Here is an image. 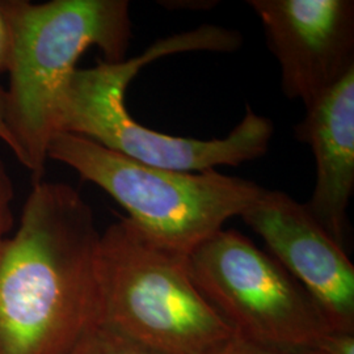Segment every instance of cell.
Here are the masks:
<instances>
[{
	"label": "cell",
	"mask_w": 354,
	"mask_h": 354,
	"mask_svg": "<svg viewBox=\"0 0 354 354\" xmlns=\"http://www.w3.org/2000/svg\"><path fill=\"white\" fill-rule=\"evenodd\" d=\"M100 238L75 188L33 183L0 241V354H62L99 323Z\"/></svg>",
	"instance_id": "obj_1"
},
{
	"label": "cell",
	"mask_w": 354,
	"mask_h": 354,
	"mask_svg": "<svg viewBox=\"0 0 354 354\" xmlns=\"http://www.w3.org/2000/svg\"><path fill=\"white\" fill-rule=\"evenodd\" d=\"M238 32L203 26L156 41L138 57L77 68L61 97L55 129L96 142L143 165L183 172H205L264 156L274 134L273 122L247 106L245 115L226 138L201 140L174 137L140 125L125 104L130 82L140 68L162 57L185 51H234Z\"/></svg>",
	"instance_id": "obj_2"
},
{
	"label": "cell",
	"mask_w": 354,
	"mask_h": 354,
	"mask_svg": "<svg viewBox=\"0 0 354 354\" xmlns=\"http://www.w3.org/2000/svg\"><path fill=\"white\" fill-rule=\"evenodd\" d=\"M11 33L7 74V121L19 147V162L44 180L48 147L57 134L61 97L77 61L89 48L105 62L127 55L133 24L127 0L0 1Z\"/></svg>",
	"instance_id": "obj_3"
},
{
	"label": "cell",
	"mask_w": 354,
	"mask_h": 354,
	"mask_svg": "<svg viewBox=\"0 0 354 354\" xmlns=\"http://www.w3.org/2000/svg\"><path fill=\"white\" fill-rule=\"evenodd\" d=\"M99 323L153 354H222L235 333L190 277L187 257L129 218L102 234Z\"/></svg>",
	"instance_id": "obj_4"
},
{
	"label": "cell",
	"mask_w": 354,
	"mask_h": 354,
	"mask_svg": "<svg viewBox=\"0 0 354 354\" xmlns=\"http://www.w3.org/2000/svg\"><path fill=\"white\" fill-rule=\"evenodd\" d=\"M49 158L106 192L149 239L185 257L266 189L215 169L183 172L143 165L71 133L51 138Z\"/></svg>",
	"instance_id": "obj_5"
},
{
	"label": "cell",
	"mask_w": 354,
	"mask_h": 354,
	"mask_svg": "<svg viewBox=\"0 0 354 354\" xmlns=\"http://www.w3.org/2000/svg\"><path fill=\"white\" fill-rule=\"evenodd\" d=\"M207 302L248 342L273 351H315L332 328L290 273L236 230H221L187 257Z\"/></svg>",
	"instance_id": "obj_6"
},
{
	"label": "cell",
	"mask_w": 354,
	"mask_h": 354,
	"mask_svg": "<svg viewBox=\"0 0 354 354\" xmlns=\"http://www.w3.org/2000/svg\"><path fill=\"white\" fill-rule=\"evenodd\" d=\"M281 67L283 93L308 111L354 70L353 0H250Z\"/></svg>",
	"instance_id": "obj_7"
},
{
	"label": "cell",
	"mask_w": 354,
	"mask_h": 354,
	"mask_svg": "<svg viewBox=\"0 0 354 354\" xmlns=\"http://www.w3.org/2000/svg\"><path fill=\"white\" fill-rule=\"evenodd\" d=\"M241 218L310 294L329 327L354 333V266L306 205L264 189Z\"/></svg>",
	"instance_id": "obj_8"
},
{
	"label": "cell",
	"mask_w": 354,
	"mask_h": 354,
	"mask_svg": "<svg viewBox=\"0 0 354 354\" xmlns=\"http://www.w3.org/2000/svg\"><path fill=\"white\" fill-rule=\"evenodd\" d=\"M295 136L311 147L317 165L313 196L304 205L345 250L354 192V70L306 111Z\"/></svg>",
	"instance_id": "obj_9"
},
{
	"label": "cell",
	"mask_w": 354,
	"mask_h": 354,
	"mask_svg": "<svg viewBox=\"0 0 354 354\" xmlns=\"http://www.w3.org/2000/svg\"><path fill=\"white\" fill-rule=\"evenodd\" d=\"M62 354H153L104 324L86 330Z\"/></svg>",
	"instance_id": "obj_10"
},
{
	"label": "cell",
	"mask_w": 354,
	"mask_h": 354,
	"mask_svg": "<svg viewBox=\"0 0 354 354\" xmlns=\"http://www.w3.org/2000/svg\"><path fill=\"white\" fill-rule=\"evenodd\" d=\"M15 189L11 177L0 158V241L8 236L13 226L12 203Z\"/></svg>",
	"instance_id": "obj_11"
},
{
	"label": "cell",
	"mask_w": 354,
	"mask_h": 354,
	"mask_svg": "<svg viewBox=\"0 0 354 354\" xmlns=\"http://www.w3.org/2000/svg\"><path fill=\"white\" fill-rule=\"evenodd\" d=\"M315 351L322 354H354V333L332 329L317 342Z\"/></svg>",
	"instance_id": "obj_12"
},
{
	"label": "cell",
	"mask_w": 354,
	"mask_h": 354,
	"mask_svg": "<svg viewBox=\"0 0 354 354\" xmlns=\"http://www.w3.org/2000/svg\"><path fill=\"white\" fill-rule=\"evenodd\" d=\"M222 354H322L317 351H307V352H299V353H285V352H279L273 351L266 346H261L259 344H254L252 342H248L243 339L241 336L235 335L232 342H230L227 348Z\"/></svg>",
	"instance_id": "obj_13"
},
{
	"label": "cell",
	"mask_w": 354,
	"mask_h": 354,
	"mask_svg": "<svg viewBox=\"0 0 354 354\" xmlns=\"http://www.w3.org/2000/svg\"><path fill=\"white\" fill-rule=\"evenodd\" d=\"M11 54V33L10 26L0 3V75L6 74L10 64Z\"/></svg>",
	"instance_id": "obj_14"
},
{
	"label": "cell",
	"mask_w": 354,
	"mask_h": 354,
	"mask_svg": "<svg viewBox=\"0 0 354 354\" xmlns=\"http://www.w3.org/2000/svg\"><path fill=\"white\" fill-rule=\"evenodd\" d=\"M0 140L19 159V147L13 138L12 131L8 127V121H7V95H6V89L1 88V86H0Z\"/></svg>",
	"instance_id": "obj_15"
}]
</instances>
